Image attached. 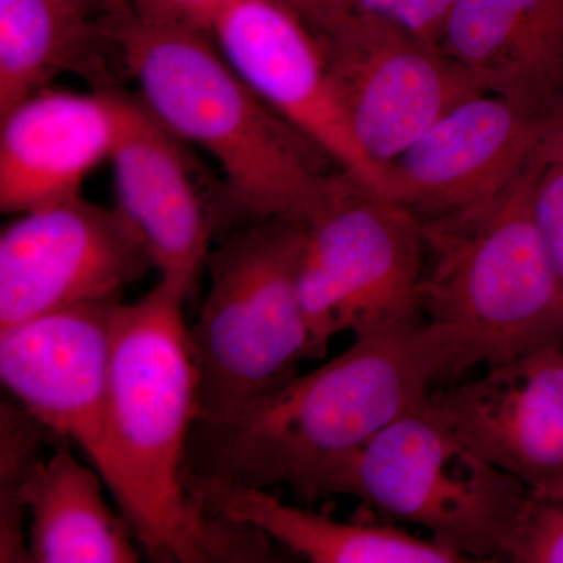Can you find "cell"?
<instances>
[{
    "instance_id": "277c9868",
    "label": "cell",
    "mask_w": 563,
    "mask_h": 563,
    "mask_svg": "<svg viewBox=\"0 0 563 563\" xmlns=\"http://www.w3.org/2000/svg\"><path fill=\"white\" fill-rule=\"evenodd\" d=\"M562 135L490 198L422 218L421 312L453 346L451 379L563 344V287L533 211Z\"/></svg>"
},
{
    "instance_id": "ac0fdd59",
    "label": "cell",
    "mask_w": 563,
    "mask_h": 563,
    "mask_svg": "<svg viewBox=\"0 0 563 563\" xmlns=\"http://www.w3.org/2000/svg\"><path fill=\"white\" fill-rule=\"evenodd\" d=\"M114 13V11H113ZM113 13L80 0H0V113L76 73L92 88L117 87Z\"/></svg>"
},
{
    "instance_id": "2e32d148",
    "label": "cell",
    "mask_w": 563,
    "mask_h": 563,
    "mask_svg": "<svg viewBox=\"0 0 563 563\" xmlns=\"http://www.w3.org/2000/svg\"><path fill=\"white\" fill-rule=\"evenodd\" d=\"M439 44L484 92L563 120V0H455Z\"/></svg>"
},
{
    "instance_id": "7c38bea8",
    "label": "cell",
    "mask_w": 563,
    "mask_h": 563,
    "mask_svg": "<svg viewBox=\"0 0 563 563\" xmlns=\"http://www.w3.org/2000/svg\"><path fill=\"white\" fill-rule=\"evenodd\" d=\"M211 35L254 90L336 169L390 198V174L355 139L320 41L290 9L277 0H233Z\"/></svg>"
},
{
    "instance_id": "ba28073f",
    "label": "cell",
    "mask_w": 563,
    "mask_h": 563,
    "mask_svg": "<svg viewBox=\"0 0 563 563\" xmlns=\"http://www.w3.org/2000/svg\"><path fill=\"white\" fill-rule=\"evenodd\" d=\"M318 41L355 139L385 172L444 114L484 92L440 44L383 14L352 11Z\"/></svg>"
},
{
    "instance_id": "ffe728a7",
    "label": "cell",
    "mask_w": 563,
    "mask_h": 563,
    "mask_svg": "<svg viewBox=\"0 0 563 563\" xmlns=\"http://www.w3.org/2000/svg\"><path fill=\"white\" fill-rule=\"evenodd\" d=\"M31 415L2 406V515H0V558L2 562L25 561L29 550L20 539L21 488L29 468L36 461L38 433Z\"/></svg>"
},
{
    "instance_id": "7402d4cb",
    "label": "cell",
    "mask_w": 563,
    "mask_h": 563,
    "mask_svg": "<svg viewBox=\"0 0 563 563\" xmlns=\"http://www.w3.org/2000/svg\"><path fill=\"white\" fill-rule=\"evenodd\" d=\"M533 211L563 287V135L537 180Z\"/></svg>"
},
{
    "instance_id": "d6986e66",
    "label": "cell",
    "mask_w": 563,
    "mask_h": 563,
    "mask_svg": "<svg viewBox=\"0 0 563 563\" xmlns=\"http://www.w3.org/2000/svg\"><path fill=\"white\" fill-rule=\"evenodd\" d=\"M69 440L46 461L32 463L21 504L32 517L29 561L38 563H135V532L103 498V477L74 455Z\"/></svg>"
},
{
    "instance_id": "6da1fadb",
    "label": "cell",
    "mask_w": 563,
    "mask_h": 563,
    "mask_svg": "<svg viewBox=\"0 0 563 563\" xmlns=\"http://www.w3.org/2000/svg\"><path fill=\"white\" fill-rule=\"evenodd\" d=\"M180 291L158 282L122 303L111 335L103 481L152 561L268 559L265 536L203 512L185 483L199 372Z\"/></svg>"
},
{
    "instance_id": "7a4b0ae2",
    "label": "cell",
    "mask_w": 563,
    "mask_h": 563,
    "mask_svg": "<svg viewBox=\"0 0 563 563\" xmlns=\"http://www.w3.org/2000/svg\"><path fill=\"white\" fill-rule=\"evenodd\" d=\"M113 35L141 101L224 174V232L312 217L339 169L329 172L335 165L254 90L211 33L140 20L128 3Z\"/></svg>"
},
{
    "instance_id": "5bb4252c",
    "label": "cell",
    "mask_w": 563,
    "mask_h": 563,
    "mask_svg": "<svg viewBox=\"0 0 563 563\" xmlns=\"http://www.w3.org/2000/svg\"><path fill=\"white\" fill-rule=\"evenodd\" d=\"M433 390L429 406L474 451L532 493L563 492V344Z\"/></svg>"
},
{
    "instance_id": "3957f363",
    "label": "cell",
    "mask_w": 563,
    "mask_h": 563,
    "mask_svg": "<svg viewBox=\"0 0 563 563\" xmlns=\"http://www.w3.org/2000/svg\"><path fill=\"white\" fill-rule=\"evenodd\" d=\"M453 346L429 321L354 335L342 354L228 422L213 468L232 483L285 485L303 503L324 498L333 473L402 415L451 379Z\"/></svg>"
},
{
    "instance_id": "cb8c5ba5",
    "label": "cell",
    "mask_w": 563,
    "mask_h": 563,
    "mask_svg": "<svg viewBox=\"0 0 563 563\" xmlns=\"http://www.w3.org/2000/svg\"><path fill=\"white\" fill-rule=\"evenodd\" d=\"M233 0H129L140 20L213 32Z\"/></svg>"
},
{
    "instance_id": "9c48e42d",
    "label": "cell",
    "mask_w": 563,
    "mask_h": 563,
    "mask_svg": "<svg viewBox=\"0 0 563 563\" xmlns=\"http://www.w3.org/2000/svg\"><path fill=\"white\" fill-rule=\"evenodd\" d=\"M152 268L150 250L117 207L80 195L18 214L0 235V331L122 296Z\"/></svg>"
},
{
    "instance_id": "e0dca14e",
    "label": "cell",
    "mask_w": 563,
    "mask_h": 563,
    "mask_svg": "<svg viewBox=\"0 0 563 563\" xmlns=\"http://www.w3.org/2000/svg\"><path fill=\"white\" fill-rule=\"evenodd\" d=\"M199 507L217 520L263 533L313 563H463L462 555L433 540L418 539L390 525L346 523L288 506L266 488L221 479L209 473L185 476Z\"/></svg>"
},
{
    "instance_id": "8fae6325",
    "label": "cell",
    "mask_w": 563,
    "mask_h": 563,
    "mask_svg": "<svg viewBox=\"0 0 563 563\" xmlns=\"http://www.w3.org/2000/svg\"><path fill=\"white\" fill-rule=\"evenodd\" d=\"M122 296L0 331V377L33 420L107 466L111 335Z\"/></svg>"
},
{
    "instance_id": "5b68a950",
    "label": "cell",
    "mask_w": 563,
    "mask_h": 563,
    "mask_svg": "<svg viewBox=\"0 0 563 563\" xmlns=\"http://www.w3.org/2000/svg\"><path fill=\"white\" fill-rule=\"evenodd\" d=\"M306 224L268 220L240 225L210 252V290L195 328L198 422L235 420L299 376L310 333L299 295Z\"/></svg>"
},
{
    "instance_id": "8992f818",
    "label": "cell",
    "mask_w": 563,
    "mask_h": 563,
    "mask_svg": "<svg viewBox=\"0 0 563 563\" xmlns=\"http://www.w3.org/2000/svg\"><path fill=\"white\" fill-rule=\"evenodd\" d=\"M528 492L463 442L429 401L377 433L324 487V496H354L426 529L466 562L506 561Z\"/></svg>"
},
{
    "instance_id": "603a6c76",
    "label": "cell",
    "mask_w": 563,
    "mask_h": 563,
    "mask_svg": "<svg viewBox=\"0 0 563 563\" xmlns=\"http://www.w3.org/2000/svg\"><path fill=\"white\" fill-rule=\"evenodd\" d=\"M455 0H351L352 11L383 14L439 44Z\"/></svg>"
},
{
    "instance_id": "4fadbf2b",
    "label": "cell",
    "mask_w": 563,
    "mask_h": 563,
    "mask_svg": "<svg viewBox=\"0 0 563 563\" xmlns=\"http://www.w3.org/2000/svg\"><path fill=\"white\" fill-rule=\"evenodd\" d=\"M562 133L563 120L481 92L388 166L390 198L422 218L466 209L503 190Z\"/></svg>"
},
{
    "instance_id": "484cf974",
    "label": "cell",
    "mask_w": 563,
    "mask_h": 563,
    "mask_svg": "<svg viewBox=\"0 0 563 563\" xmlns=\"http://www.w3.org/2000/svg\"><path fill=\"white\" fill-rule=\"evenodd\" d=\"M85 5L90 7L96 13L110 14L114 11L122 0H80Z\"/></svg>"
},
{
    "instance_id": "30bf717a",
    "label": "cell",
    "mask_w": 563,
    "mask_h": 563,
    "mask_svg": "<svg viewBox=\"0 0 563 563\" xmlns=\"http://www.w3.org/2000/svg\"><path fill=\"white\" fill-rule=\"evenodd\" d=\"M120 133L111 152L117 209L140 233L161 280L190 298L222 231L224 192H209L188 146L141 101L117 88Z\"/></svg>"
},
{
    "instance_id": "44dd1931",
    "label": "cell",
    "mask_w": 563,
    "mask_h": 563,
    "mask_svg": "<svg viewBox=\"0 0 563 563\" xmlns=\"http://www.w3.org/2000/svg\"><path fill=\"white\" fill-rule=\"evenodd\" d=\"M506 562L563 563V492H528Z\"/></svg>"
},
{
    "instance_id": "d4e9b609",
    "label": "cell",
    "mask_w": 563,
    "mask_h": 563,
    "mask_svg": "<svg viewBox=\"0 0 563 563\" xmlns=\"http://www.w3.org/2000/svg\"><path fill=\"white\" fill-rule=\"evenodd\" d=\"M290 9L317 38L332 32L352 13L351 0H277Z\"/></svg>"
},
{
    "instance_id": "52a82bcc",
    "label": "cell",
    "mask_w": 563,
    "mask_h": 563,
    "mask_svg": "<svg viewBox=\"0 0 563 563\" xmlns=\"http://www.w3.org/2000/svg\"><path fill=\"white\" fill-rule=\"evenodd\" d=\"M299 295L310 358L343 332H387L424 321L422 217L344 172L333 173L306 222Z\"/></svg>"
},
{
    "instance_id": "9a60e30c",
    "label": "cell",
    "mask_w": 563,
    "mask_h": 563,
    "mask_svg": "<svg viewBox=\"0 0 563 563\" xmlns=\"http://www.w3.org/2000/svg\"><path fill=\"white\" fill-rule=\"evenodd\" d=\"M118 87L44 88L0 113L2 213H27L81 195L117 144Z\"/></svg>"
}]
</instances>
